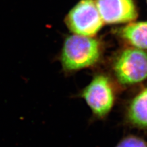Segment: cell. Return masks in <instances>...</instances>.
<instances>
[{
  "instance_id": "6",
  "label": "cell",
  "mask_w": 147,
  "mask_h": 147,
  "mask_svg": "<svg viewBox=\"0 0 147 147\" xmlns=\"http://www.w3.org/2000/svg\"><path fill=\"white\" fill-rule=\"evenodd\" d=\"M126 121L131 127L147 130V87L132 99L126 112Z\"/></svg>"
},
{
  "instance_id": "4",
  "label": "cell",
  "mask_w": 147,
  "mask_h": 147,
  "mask_svg": "<svg viewBox=\"0 0 147 147\" xmlns=\"http://www.w3.org/2000/svg\"><path fill=\"white\" fill-rule=\"evenodd\" d=\"M82 97L90 108L95 118L103 119L111 112L115 94L109 78L104 75L96 76L82 93Z\"/></svg>"
},
{
  "instance_id": "5",
  "label": "cell",
  "mask_w": 147,
  "mask_h": 147,
  "mask_svg": "<svg viewBox=\"0 0 147 147\" xmlns=\"http://www.w3.org/2000/svg\"><path fill=\"white\" fill-rule=\"evenodd\" d=\"M104 22L107 24L131 23L138 16L134 0H95Z\"/></svg>"
},
{
  "instance_id": "8",
  "label": "cell",
  "mask_w": 147,
  "mask_h": 147,
  "mask_svg": "<svg viewBox=\"0 0 147 147\" xmlns=\"http://www.w3.org/2000/svg\"><path fill=\"white\" fill-rule=\"evenodd\" d=\"M115 147H147V143L139 137L130 135L123 138Z\"/></svg>"
},
{
  "instance_id": "3",
  "label": "cell",
  "mask_w": 147,
  "mask_h": 147,
  "mask_svg": "<svg viewBox=\"0 0 147 147\" xmlns=\"http://www.w3.org/2000/svg\"><path fill=\"white\" fill-rule=\"evenodd\" d=\"M66 23L75 34L89 37L97 34L104 24L95 0H80L69 12Z\"/></svg>"
},
{
  "instance_id": "9",
  "label": "cell",
  "mask_w": 147,
  "mask_h": 147,
  "mask_svg": "<svg viewBox=\"0 0 147 147\" xmlns=\"http://www.w3.org/2000/svg\"><path fill=\"white\" fill-rule=\"evenodd\" d=\"M146 1H147V0H146Z\"/></svg>"
},
{
  "instance_id": "2",
  "label": "cell",
  "mask_w": 147,
  "mask_h": 147,
  "mask_svg": "<svg viewBox=\"0 0 147 147\" xmlns=\"http://www.w3.org/2000/svg\"><path fill=\"white\" fill-rule=\"evenodd\" d=\"M113 68L117 80L123 85L144 81L147 79V52L133 47L123 50L115 60Z\"/></svg>"
},
{
  "instance_id": "1",
  "label": "cell",
  "mask_w": 147,
  "mask_h": 147,
  "mask_svg": "<svg viewBox=\"0 0 147 147\" xmlns=\"http://www.w3.org/2000/svg\"><path fill=\"white\" fill-rule=\"evenodd\" d=\"M102 47L94 37L74 34L65 40L61 60L64 69L77 71L93 66L100 58Z\"/></svg>"
},
{
  "instance_id": "7",
  "label": "cell",
  "mask_w": 147,
  "mask_h": 147,
  "mask_svg": "<svg viewBox=\"0 0 147 147\" xmlns=\"http://www.w3.org/2000/svg\"><path fill=\"white\" fill-rule=\"evenodd\" d=\"M119 34L133 47L147 50V21L129 23L121 28Z\"/></svg>"
}]
</instances>
